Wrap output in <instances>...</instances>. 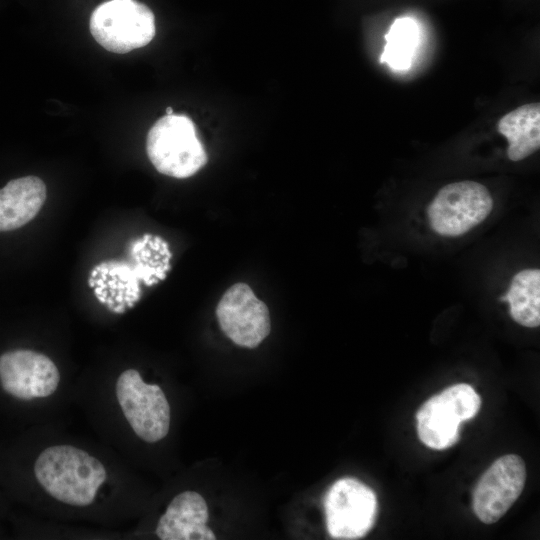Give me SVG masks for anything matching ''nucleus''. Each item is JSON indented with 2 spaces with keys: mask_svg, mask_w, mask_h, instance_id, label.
Listing matches in <instances>:
<instances>
[{
  "mask_svg": "<svg viewBox=\"0 0 540 540\" xmlns=\"http://www.w3.org/2000/svg\"><path fill=\"white\" fill-rule=\"evenodd\" d=\"M146 151L157 171L179 179L194 175L207 162L194 123L180 114H166L154 123L147 135Z\"/></svg>",
  "mask_w": 540,
  "mask_h": 540,
  "instance_id": "f257e3e1",
  "label": "nucleus"
},
{
  "mask_svg": "<svg viewBox=\"0 0 540 540\" xmlns=\"http://www.w3.org/2000/svg\"><path fill=\"white\" fill-rule=\"evenodd\" d=\"M90 32L106 50L127 53L146 46L155 36V17L136 0H109L97 6L90 17Z\"/></svg>",
  "mask_w": 540,
  "mask_h": 540,
  "instance_id": "f03ea898",
  "label": "nucleus"
},
{
  "mask_svg": "<svg viewBox=\"0 0 540 540\" xmlns=\"http://www.w3.org/2000/svg\"><path fill=\"white\" fill-rule=\"evenodd\" d=\"M481 398L469 384L452 385L428 399L416 414L422 443L435 450L453 446L459 438L461 422L479 411Z\"/></svg>",
  "mask_w": 540,
  "mask_h": 540,
  "instance_id": "7ed1b4c3",
  "label": "nucleus"
},
{
  "mask_svg": "<svg viewBox=\"0 0 540 540\" xmlns=\"http://www.w3.org/2000/svg\"><path fill=\"white\" fill-rule=\"evenodd\" d=\"M493 209L489 190L476 181L443 186L427 208L431 228L448 237L461 236L483 222Z\"/></svg>",
  "mask_w": 540,
  "mask_h": 540,
  "instance_id": "20e7f679",
  "label": "nucleus"
},
{
  "mask_svg": "<svg viewBox=\"0 0 540 540\" xmlns=\"http://www.w3.org/2000/svg\"><path fill=\"white\" fill-rule=\"evenodd\" d=\"M324 510L327 531L332 538L359 539L374 526L378 502L370 487L355 478L344 477L327 491Z\"/></svg>",
  "mask_w": 540,
  "mask_h": 540,
  "instance_id": "39448f33",
  "label": "nucleus"
},
{
  "mask_svg": "<svg viewBox=\"0 0 540 540\" xmlns=\"http://www.w3.org/2000/svg\"><path fill=\"white\" fill-rule=\"evenodd\" d=\"M216 316L224 334L241 347H257L271 330L266 304L244 283L234 284L224 293Z\"/></svg>",
  "mask_w": 540,
  "mask_h": 540,
  "instance_id": "423d86ee",
  "label": "nucleus"
},
{
  "mask_svg": "<svg viewBox=\"0 0 540 540\" xmlns=\"http://www.w3.org/2000/svg\"><path fill=\"white\" fill-rule=\"evenodd\" d=\"M526 481L523 459L515 454L498 458L481 476L473 494V509L485 524L497 522L520 496Z\"/></svg>",
  "mask_w": 540,
  "mask_h": 540,
  "instance_id": "0eeeda50",
  "label": "nucleus"
},
{
  "mask_svg": "<svg viewBox=\"0 0 540 540\" xmlns=\"http://www.w3.org/2000/svg\"><path fill=\"white\" fill-rule=\"evenodd\" d=\"M208 517L204 498L195 491H184L172 499L155 533L162 540H213L216 536L207 526Z\"/></svg>",
  "mask_w": 540,
  "mask_h": 540,
  "instance_id": "6e6552de",
  "label": "nucleus"
},
{
  "mask_svg": "<svg viewBox=\"0 0 540 540\" xmlns=\"http://www.w3.org/2000/svg\"><path fill=\"white\" fill-rule=\"evenodd\" d=\"M46 199V186L36 176L10 180L0 189V232L16 230L30 222Z\"/></svg>",
  "mask_w": 540,
  "mask_h": 540,
  "instance_id": "1a4fd4ad",
  "label": "nucleus"
},
{
  "mask_svg": "<svg viewBox=\"0 0 540 540\" xmlns=\"http://www.w3.org/2000/svg\"><path fill=\"white\" fill-rule=\"evenodd\" d=\"M497 129L508 141L511 161L527 158L540 147V104H524L508 112L497 122Z\"/></svg>",
  "mask_w": 540,
  "mask_h": 540,
  "instance_id": "9d476101",
  "label": "nucleus"
},
{
  "mask_svg": "<svg viewBox=\"0 0 540 540\" xmlns=\"http://www.w3.org/2000/svg\"><path fill=\"white\" fill-rule=\"evenodd\" d=\"M509 304L512 319L525 327L540 324V271L525 269L511 280L508 291L500 298Z\"/></svg>",
  "mask_w": 540,
  "mask_h": 540,
  "instance_id": "9b49d317",
  "label": "nucleus"
},
{
  "mask_svg": "<svg viewBox=\"0 0 540 540\" xmlns=\"http://www.w3.org/2000/svg\"><path fill=\"white\" fill-rule=\"evenodd\" d=\"M385 40L380 62H386L398 70L409 68L418 41L416 22L411 18H397L385 35Z\"/></svg>",
  "mask_w": 540,
  "mask_h": 540,
  "instance_id": "f8f14e48",
  "label": "nucleus"
},
{
  "mask_svg": "<svg viewBox=\"0 0 540 540\" xmlns=\"http://www.w3.org/2000/svg\"><path fill=\"white\" fill-rule=\"evenodd\" d=\"M112 311L115 313H123L125 311V302L120 303L118 306H114Z\"/></svg>",
  "mask_w": 540,
  "mask_h": 540,
  "instance_id": "ddd939ff",
  "label": "nucleus"
},
{
  "mask_svg": "<svg viewBox=\"0 0 540 540\" xmlns=\"http://www.w3.org/2000/svg\"><path fill=\"white\" fill-rule=\"evenodd\" d=\"M89 285H90V287L95 286L94 277H91V276H90V278H89Z\"/></svg>",
  "mask_w": 540,
  "mask_h": 540,
  "instance_id": "4468645a",
  "label": "nucleus"
},
{
  "mask_svg": "<svg viewBox=\"0 0 540 540\" xmlns=\"http://www.w3.org/2000/svg\"><path fill=\"white\" fill-rule=\"evenodd\" d=\"M166 114L167 115L173 114V109L171 107H167Z\"/></svg>",
  "mask_w": 540,
  "mask_h": 540,
  "instance_id": "2eb2a0df",
  "label": "nucleus"
}]
</instances>
